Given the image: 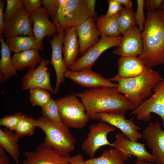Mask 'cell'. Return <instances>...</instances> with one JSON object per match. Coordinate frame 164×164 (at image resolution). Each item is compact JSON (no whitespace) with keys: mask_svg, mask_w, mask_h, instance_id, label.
Instances as JSON below:
<instances>
[{"mask_svg":"<svg viewBox=\"0 0 164 164\" xmlns=\"http://www.w3.org/2000/svg\"><path fill=\"white\" fill-rule=\"evenodd\" d=\"M142 33L143 52L140 56L145 66L164 64V9L147 11Z\"/></svg>","mask_w":164,"mask_h":164,"instance_id":"obj_2","label":"cell"},{"mask_svg":"<svg viewBox=\"0 0 164 164\" xmlns=\"http://www.w3.org/2000/svg\"><path fill=\"white\" fill-rule=\"evenodd\" d=\"M113 143L114 149L125 161L127 160L130 155H133L138 159L154 162L153 156L147 152L144 144L131 141L120 133L115 135Z\"/></svg>","mask_w":164,"mask_h":164,"instance_id":"obj_12","label":"cell"},{"mask_svg":"<svg viewBox=\"0 0 164 164\" xmlns=\"http://www.w3.org/2000/svg\"><path fill=\"white\" fill-rule=\"evenodd\" d=\"M36 125L45 134L44 142L60 155H68L75 149L76 139L63 124L54 123L42 116L36 120Z\"/></svg>","mask_w":164,"mask_h":164,"instance_id":"obj_4","label":"cell"},{"mask_svg":"<svg viewBox=\"0 0 164 164\" xmlns=\"http://www.w3.org/2000/svg\"><path fill=\"white\" fill-rule=\"evenodd\" d=\"M108 11L104 16L109 17L114 15L120 12L124 9L122 5L118 0H108Z\"/></svg>","mask_w":164,"mask_h":164,"instance_id":"obj_37","label":"cell"},{"mask_svg":"<svg viewBox=\"0 0 164 164\" xmlns=\"http://www.w3.org/2000/svg\"><path fill=\"white\" fill-rule=\"evenodd\" d=\"M38 50L33 49L19 53H14L12 59L17 71L25 70L26 68H35L41 63L42 57Z\"/></svg>","mask_w":164,"mask_h":164,"instance_id":"obj_23","label":"cell"},{"mask_svg":"<svg viewBox=\"0 0 164 164\" xmlns=\"http://www.w3.org/2000/svg\"><path fill=\"white\" fill-rule=\"evenodd\" d=\"M63 123L68 127L80 129L84 127L90 119L84 105L77 97L71 94L56 100Z\"/></svg>","mask_w":164,"mask_h":164,"instance_id":"obj_6","label":"cell"},{"mask_svg":"<svg viewBox=\"0 0 164 164\" xmlns=\"http://www.w3.org/2000/svg\"><path fill=\"white\" fill-rule=\"evenodd\" d=\"M118 73L124 78L134 77L141 74L146 66L141 56H121L118 60Z\"/></svg>","mask_w":164,"mask_h":164,"instance_id":"obj_22","label":"cell"},{"mask_svg":"<svg viewBox=\"0 0 164 164\" xmlns=\"http://www.w3.org/2000/svg\"><path fill=\"white\" fill-rule=\"evenodd\" d=\"M135 164H153L152 163L148 162L144 160L137 159Z\"/></svg>","mask_w":164,"mask_h":164,"instance_id":"obj_45","label":"cell"},{"mask_svg":"<svg viewBox=\"0 0 164 164\" xmlns=\"http://www.w3.org/2000/svg\"><path fill=\"white\" fill-rule=\"evenodd\" d=\"M29 14L33 23V35L38 41L42 42L45 37H50L57 32L54 23L49 19V13L44 7Z\"/></svg>","mask_w":164,"mask_h":164,"instance_id":"obj_19","label":"cell"},{"mask_svg":"<svg viewBox=\"0 0 164 164\" xmlns=\"http://www.w3.org/2000/svg\"><path fill=\"white\" fill-rule=\"evenodd\" d=\"M42 5L47 10L51 19L53 21L58 8L59 0H43Z\"/></svg>","mask_w":164,"mask_h":164,"instance_id":"obj_36","label":"cell"},{"mask_svg":"<svg viewBox=\"0 0 164 164\" xmlns=\"http://www.w3.org/2000/svg\"><path fill=\"white\" fill-rule=\"evenodd\" d=\"M76 28L79 45L78 56L80 57L88 49L98 42L100 34L95 20L92 17Z\"/></svg>","mask_w":164,"mask_h":164,"instance_id":"obj_20","label":"cell"},{"mask_svg":"<svg viewBox=\"0 0 164 164\" xmlns=\"http://www.w3.org/2000/svg\"><path fill=\"white\" fill-rule=\"evenodd\" d=\"M64 77L68 78L80 86L92 88L111 87L117 88V84L114 83L92 69H87L73 71L68 70Z\"/></svg>","mask_w":164,"mask_h":164,"instance_id":"obj_14","label":"cell"},{"mask_svg":"<svg viewBox=\"0 0 164 164\" xmlns=\"http://www.w3.org/2000/svg\"><path fill=\"white\" fill-rule=\"evenodd\" d=\"M29 100L33 106L41 107L46 104L52 98L50 94L45 89L35 88L29 90Z\"/></svg>","mask_w":164,"mask_h":164,"instance_id":"obj_32","label":"cell"},{"mask_svg":"<svg viewBox=\"0 0 164 164\" xmlns=\"http://www.w3.org/2000/svg\"><path fill=\"white\" fill-rule=\"evenodd\" d=\"M161 8L164 9V0H163L162 3Z\"/></svg>","mask_w":164,"mask_h":164,"instance_id":"obj_47","label":"cell"},{"mask_svg":"<svg viewBox=\"0 0 164 164\" xmlns=\"http://www.w3.org/2000/svg\"><path fill=\"white\" fill-rule=\"evenodd\" d=\"M19 138L12 130L6 128L0 129V145L12 157L16 164H19L20 151L18 145Z\"/></svg>","mask_w":164,"mask_h":164,"instance_id":"obj_25","label":"cell"},{"mask_svg":"<svg viewBox=\"0 0 164 164\" xmlns=\"http://www.w3.org/2000/svg\"><path fill=\"white\" fill-rule=\"evenodd\" d=\"M9 158L6 155L0 156V164H11L9 162Z\"/></svg>","mask_w":164,"mask_h":164,"instance_id":"obj_44","label":"cell"},{"mask_svg":"<svg viewBox=\"0 0 164 164\" xmlns=\"http://www.w3.org/2000/svg\"><path fill=\"white\" fill-rule=\"evenodd\" d=\"M116 130L115 127L104 122L91 124L87 137L81 145V149L91 159L95 157V152L101 147L106 145L114 147L113 143L108 141L107 135Z\"/></svg>","mask_w":164,"mask_h":164,"instance_id":"obj_9","label":"cell"},{"mask_svg":"<svg viewBox=\"0 0 164 164\" xmlns=\"http://www.w3.org/2000/svg\"><path fill=\"white\" fill-rule=\"evenodd\" d=\"M25 9L29 13L42 8V0H22Z\"/></svg>","mask_w":164,"mask_h":164,"instance_id":"obj_38","label":"cell"},{"mask_svg":"<svg viewBox=\"0 0 164 164\" xmlns=\"http://www.w3.org/2000/svg\"><path fill=\"white\" fill-rule=\"evenodd\" d=\"M120 13L109 17H106L104 15L97 17L95 22L100 36L118 37L121 36L118 23Z\"/></svg>","mask_w":164,"mask_h":164,"instance_id":"obj_27","label":"cell"},{"mask_svg":"<svg viewBox=\"0 0 164 164\" xmlns=\"http://www.w3.org/2000/svg\"><path fill=\"white\" fill-rule=\"evenodd\" d=\"M42 108V116L55 123L63 124L60 115L59 106L56 100L51 98Z\"/></svg>","mask_w":164,"mask_h":164,"instance_id":"obj_31","label":"cell"},{"mask_svg":"<svg viewBox=\"0 0 164 164\" xmlns=\"http://www.w3.org/2000/svg\"><path fill=\"white\" fill-rule=\"evenodd\" d=\"M71 93L80 99L89 117L103 112L125 115L127 111H132L136 107L116 88H92L80 92Z\"/></svg>","mask_w":164,"mask_h":164,"instance_id":"obj_1","label":"cell"},{"mask_svg":"<svg viewBox=\"0 0 164 164\" xmlns=\"http://www.w3.org/2000/svg\"><path fill=\"white\" fill-rule=\"evenodd\" d=\"M137 9L134 14V18L138 28L142 32L144 29L145 22L144 12V0H137Z\"/></svg>","mask_w":164,"mask_h":164,"instance_id":"obj_35","label":"cell"},{"mask_svg":"<svg viewBox=\"0 0 164 164\" xmlns=\"http://www.w3.org/2000/svg\"><path fill=\"white\" fill-rule=\"evenodd\" d=\"M33 24L29 13L25 9H21L6 24L3 31V36L7 39L15 36L34 35Z\"/></svg>","mask_w":164,"mask_h":164,"instance_id":"obj_18","label":"cell"},{"mask_svg":"<svg viewBox=\"0 0 164 164\" xmlns=\"http://www.w3.org/2000/svg\"><path fill=\"white\" fill-rule=\"evenodd\" d=\"M162 79L158 72L146 66L144 72L137 76L124 78L117 74L108 79L117 82L118 91L137 107L152 95L153 89Z\"/></svg>","mask_w":164,"mask_h":164,"instance_id":"obj_3","label":"cell"},{"mask_svg":"<svg viewBox=\"0 0 164 164\" xmlns=\"http://www.w3.org/2000/svg\"><path fill=\"white\" fill-rule=\"evenodd\" d=\"M62 53L64 63L68 69L77 59L79 45L76 27L65 30Z\"/></svg>","mask_w":164,"mask_h":164,"instance_id":"obj_21","label":"cell"},{"mask_svg":"<svg viewBox=\"0 0 164 164\" xmlns=\"http://www.w3.org/2000/svg\"><path fill=\"white\" fill-rule=\"evenodd\" d=\"M84 164H125V161L115 149L111 148L103 151L98 157L84 161Z\"/></svg>","mask_w":164,"mask_h":164,"instance_id":"obj_28","label":"cell"},{"mask_svg":"<svg viewBox=\"0 0 164 164\" xmlns=\"http://www.w3.org/2000/svg\"><path fill=\"white\" fill-rule=\"evenodd\" d=\"M36 120L25 114L22 115L14 131L19 137L30 136L34 133L36 127Z\"/></svg>","mask_w":164,"mask_h":164,"instance_id":"obj_30","label":"cell"},{"mask_svg":"<svg viewBox=\"0 0 164 164\" xmlns=\"http://www.w3.org/2000/svg\"><path fill=\"white\" fill-rule=\"evenodd\" d=\"M89 118L90 119L107 123L119 129L131 141L137 142L142 137V134L139 132L141 128L135 123L132 119H127L124 115L103 112L95 114Z\"/></svg>","mask_w":164,"mask_h":164,"instance_id":"obj_11","label":"cell"},{"mask_svg":"<svg viewBox=\"0 0 164 164\" xmlns=\"http://www.w3.org/2000/svg\"><path fill=\"white\" fill-rule=\"evenodd\" d=\"M84 161L83 155L81 154H78L69 159V164H84Z\"/></svg>","mask_w":164,"mask_h":164,"instance_id":"obj_42","label":"cell"},{"mask_svg":"<svg viewBox=\"0 0 164 164\" xmlns=\"http://www.w3.org/2000/svg\"><path fill=\"white\" fill-rule=\"evenodd\" d=\"M122 36L111 37L106 36H101L96 43L88 49L85 53L69 68L70 70L79 71L92 69V67L102 53L113 47H117L120 44Z\"/></svg>","mask_w":164,"mask_h":164,"instance_id":"obj_8","label":"cell"},{"mask_svg":"<svg viewBox=\"0 0 164 164\" xmlns=\"http://www.w3.org/2000/svg\"><path fill=\"white\" fill-rule=\"evenodd\" d=\"M152 91L154 93L132 111L130 114L134 115L138 120L147 122L151 120L152 113L156 114L161 118L164 128V76Z\"/></svg>","mask_w":164,"mask_h":164,"instance_id":"obj_7","label":"cell"},{"mask_svg":"<svg viewBox=\"0 0 164 164\" xmlns=\"http://www.w3.org/2000/svg\"><path fill=\"white\" fill-rule=\"evenodd\" d=\"M87 8L92 17L95 21L97 18V13L95 10V0H86Z\"/></svg>","mask_w":164,"mask_h":164,"instance_id":"obj_41","label":"cell"},{"mask_svg":"<svg viewBox=\"0 0 164 164\" xmlns=\"http://www.w3.org/2000/svg\"><path fill=\"white\" fill-rule=\"evenodd\" d=\"M50 64L49 60L43 56L41 63L37 67L29 69L21 78L22 90L39 88L48 90L54 94V89L50 82V71H48L47 67Z\"/></svg>","mask_w":164,"mask_h":164,"instance_id":"obj_10","label":"cell"},{"mask_svg":"<svg viewBox=\"0 0 164 164\" xmlns=\"http://www.w3.org/2000/svg\"><path fill=\"white\" fill-rule=\"evenodd\" d=\"M22 116V113L20 112H16L12 115H6L0 118V125L5 126L11 130H14Z\"/></svg>","mask_w":164,"mask_h":164,"instance_id":"obj_34","label":"cell"},{"mask_svg":"<svg viewBox=\"0 0 164 164\" xmlns=\"http://www.w3.org/2000/svg\"><path fill=\"white\" fill-rule=\"evenodd\" d=\"M134 14L132 8H124L120 12L118 19V23L121 35H123L132 27L137 26L135 19Z\"/></svg>","mask_w":164,"mask_h":164,"instance_id":"obj_29","label":"cell"},{"mask_svg":"<svg viewBox=\"0 0 164 164\" xmlns=\"http://www.w3.org/2000/svg\"><path fill=\"white\" fill-rule=\"evenodd\" d=\"M142 137L151 150L156 164H164V131L159 122H150L144 130Z\"/></svg>","mask_w":164,"mask_h":164,"instance_id":"obj_16","label":"cell"},{"mask_svg":"<svg viewBox=\"0 0 164 164\" xmlns=\"http://www.w3.org/2000/svg\"><path fill=\"white\" fill-rule=\"evenodd\" d=\"M5 2V0L0 1V37L3 35V31L6 26L4 20L3 12Z\"/></svg>","mask_w":164,"mask_h":164,"instance_id":"obj_40","label":"cell"},{"mask_svg":"<svg viewBox=\"0 0 164 164\" xmlns=\"http://www.w3.org/2000/svg\"><path fill=\"white\" fill-rule=\"evenodd\" d=\"M57 13L53 21L58 33L77 27L92 17L86 0H59Z\"/></svg>","mask_w":164,"mask_h":164,"instance_id":"obj_5","label":"cell"},{"mask_svg":"<svg viewBox=\"0 0 164 164\" xmlns=\"http://www.w3.org/2000/svg\"><path fill=\"white\" fill-rule=\"evenodd\" d=\"M163 0H144V7L147 11H151L161 8Z\"/></svg>","mask_w":164,"mask_h":164,"instance_id":"obj_39","label":"cell"},{"mask_svg":"<svg viewBox=\"0 0 164 164\" xmlns=\"http://www.w3.org/2000/svg\"><path fill=\"white\" fill-rule=\"evenodd\" d=\"M26 158L21 164H69V155H62L52 149L44 142L34 151L25 152Z\"/></svg>","mask_w":164,"mask_h":164,"instance_id":"obj_15","label":"cell"},{"mask_svg":"<svg viewBox=\"0 0 164 164\" xmlns=\"http://www.w3.org/2000/svg\"><path fill=\"white\" fill-rule=\"evenodd\" d=\"M25 9L22 0H7L6 10L3 13V19L6 25L12 17L19 10Z\"/></svg>","mask_w":164,"mask_h":164,"instance_id":"obj_33","label":"cell"},{"mask_svg":"<svg viewBox=\"0 0 164 164\" xmlns=\"http://www.w3.org/2000/svg\"><path fill=\"white\" fill-rule=\"evenodd\" d=\"M122 5L125 6L127 8H131L132 6L133 3L131 0H118Z\"/></svg>","mask_w":164,"mask_h":164,"instance_id":"obj_43","label":"cell"},{"mask_svg":"<svg viewBox=\"0 0 164 164\" xmlns=\"http://www.w3.org/2000/svg\"><path fill=\"white\" fill-rule=\"evenodd\" d=\"M3 35L0 37L1 43V58L0 60V72L2 73L6 81L17 75V70L14 66L12 51L4 40Z\"/></svg>","mask_w":164,"mask_h":164,"instance_id":"obj_26","label":"cell"},{"mask_svg":"<svg viewBox=\"0 0 164 164\" xmlns=\"http://www.w3.org/2000/svg\"><path fill=\"white\" fill-rule=\"evenodd\" d=\"M6 81L3 74L0 72V83L2 84Z\"/></svg>","mask_w":164,"mask_h":164,"instance_id":"obj_46","label":"cell"},{"mask_svg":"<svg viewBox=\"0 0 164 164\" xmlns=\"http://www.w3.org/2000/svg\"><path fill=\"white\" fill-rule=\"evenodd\" d=\"M5 42L14 53L33 49L42 51L43 49L42 42L38 41L34 35L13 36L7 38Z\"/></svg>","mask_w":164,"mask_h":164,"instance_id":"obj_24","label":"cell"},{"mask_svg":"<svg viewBox=\"0 0 164 164\" xmlns=\"http://www.w3.org/2000/svg\"><path fill=\"white\" fill-rule=\"evenodd\" d=\"M119 45L113 51L121 56H141L143 52L142 33L137 26H133L123 35Z\"/></svg>","mask_w":164,"mask_h":164,"instance_id":"obj_13","label":"cell"},{"mask_svg":"<svg viewBox=\"0 0 164 164\" xmlns=\"http://www.w3.org/2000/svg\"><path fill=\"white\" fill-rule=\"evenodd\" d=\"M65 31L62 33H55L49 39L51 48V57L50 63L53 67L56 75V83L54 89V94H57L61 85L64 82V74L68 70L62 57V48Z\"/></svg>","mask_w":164,"mask_h":164,"instance_id":"obj_17","label":"cell"}]
</instances>
